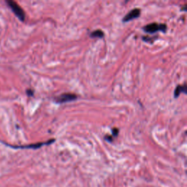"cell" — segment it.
I'll list each match as a JSON object with an SVG mask.
<instances>
[{
  "mask_svg": "<svg viewBox=\"0 0 187 187\" xmlns=\"http://www.w3.org/2000/svg\"><path fill=\"white\" fill-rule=\"evenodd\" d=\"M6 2H7L8 7H9L10 9L12 10V11L13 12V13L16 15L21 21H24L25 20V17H26L24 10H23L16 2L12 1V0H7Z\"/></svg>",
  "mask_w": 187,
  "mask_h": 187,
  "instance_id": "obj_1",
  "label": "cell"
},
{
  "mask_svg": "<svg viewBox=\"0 0 187 187\" xmlns=\"http://www.w3.org/2000/svg\"><path fill=\"white\" fill-rule=\"evenodd\" d=\"M144 31L149 34L156 33L157 31H161L163 32H165L167 30V25L165 24H158V23H151L146 26H145L143 28Z\"/></svg>",
  "mask_w": 187,
  "mask_h": 187,
  "instance_id": "obj_2",
  "label": "cell"
},
{
  "mask_svg": "<svg viewBox=\"0 0 187 187\" xmlns=\"http://www.w3.org/2000/svg\"><path fill=\"white\" fill-rule=\"evenodd\" d=\"M77 98V96L75 94L64 93L54 98V101L57 104H63V103H66V102H72V101L76 100Z\"/></svg>",
  "mask_w": 187,
  "mask_h": 187,
  "instance_id": "obj_3",
  "label": "cell"
},
{
  "mask_svg": "<svg viewBox=\"0 0 187 187\" xmlns=\"http://www.w3.org/2000/svg\"><path fill=\"white\" fill-rule=\"evenodd\" d=\"M55 142V139H50L48 140V141L46 142H43V143H34V144H30V145H26V146H10V145H8L7 143H4L5 145H7L8 146L12 147V148H33V149H37L40 148V147L45 146V145H50L51 143H53Z\"/></svg>",
  "mask_w": 187,
  "mask_h": 187,
  "instance_id": "obj_4",
  "label": "cell"
},
{
  "mask_svg": "<svg viewBox=\"0 0 187 187\" xmlns=\"http://www.w3.org/2000/svg\"><path fill=\"white\" fill-rule=\"evenodd\" d=\"M140 12L141 11H140L139 8H134V9L130 10V11L128 12L124 17L122 21L124 23H126V22H129L130 21L133 19H135V18H137L140 16Z\"/></svg>",
  "mask_w": 187,
  "mask_h": 187,
  "instance_id": "obj_5",
  "label": "cell"
},
{
  "mask_svg": "<svg viewBox=\"0 0 187 187\" xmlns=\"http://www.w3.org/2000/svg\"><path fill=\"white\" fill-rule=\"evenodd\" d=\"M181 92H184L185 94L187 93L186 84H184V86L179 85L176 87V89H175V91H174V97L178 98V96H180V94H181Z\"/></svg>",
  "mask_w": 187,
  "mask_h": 187,
  "instance_id": "obj_6",
  "label": "cell"
},
{
  "mask_svg": "<svg viewBox=\"0 0 187 187\" xmlns=\"http://www.w3.org/2000/svg\"><path fill=\"white\" fill-rule=\"evenodd\" d=\"M90 37H98V38H102L104 37V32L102 31L101 29H97V30H95L90 34Z\"/></svg>",
  "mask_w": 187,
  "mask_h": 187,
  "instance_id": "obj_7",
  "label": "cell"
},
{
  "mask_svg": "<svg viewBox=\"0 0 187 187\" xmlns=\"http://www.w3.org/2000/svg\"><path fill=\"white\" fill-rule=\"evenodd\" d=\"M112 136H113V137H116L118 134H119V129H118V128H113L112 130Z\"/></svg>",
  "mask_w": 187,
  "mask_h": 187,
  "instance_id": "obj_8",
  "label": "cell"
},
{
  "mask_svg": "<svg viewBox=\"0 0 187 187\" xmlns=\"http://www.w3.org/2000/svg\"><path fill=\"white\" fill-rule=\"evenodd\" d=\"M105 139L108 142H112L113 141V136L112 135H106L105 137Z\"/></svg>",
  "mask_w": 187,
  "mask_h": 187,
  "instance_id": "obj_9",
  "label": "cell"
},
{
  "mask_svg": "<svg viewBox=\"0 0 187 187\" xmlns=\"http://www.w3.org/2000/svg\"><path fill=\"white\" fill-rule=\"evenodd\" d=\"M26 93H27V94H28L29 96H32L33 95V91H31V89H28V90H27Z\"/></svg>",
  "mask_w": 187,
  "mask_h": 187,
  "instance_id": "obj_10",
  "label": "cell"
}]
</instances>
